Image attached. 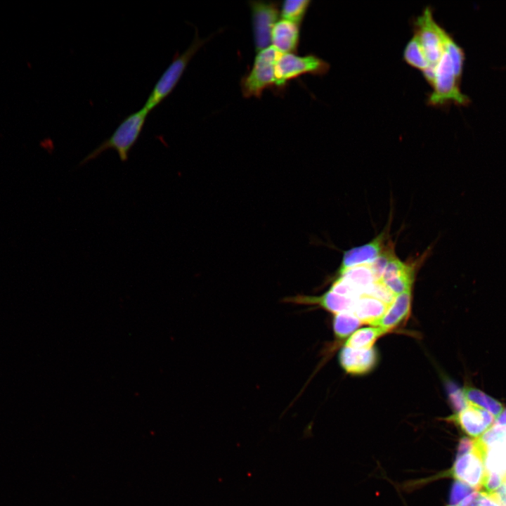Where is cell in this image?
<instances>
[{
    "label": "cell",
    "instance_id": "14",
    "mask_svg": "<svg viewBox=\"0 0 506 506\" xmlns=\"http://www.w3.org/2000/svg\"><path fill=\"white\" fill-rule=\"evenodd\" d=\"M389 305L366 294L356 298L352 312L361 323L375 326L388 309Z\"/></svg>",
    "mask_w": 506,
    "mask_h": 506
},
{
    "label": "cell",
    "instance_id": "27",
    "mask_svg": "<svg viewBox=\"0 0 506 506\" xmlns=\"http://www.w3.org/2000/svg\"><path fill=\"white\" fill-rule=\"evenodd\" d=\"M494 424L500 425H506V409L495 418Z\"/></svg>",
    "mask_w": 506,
    "mask_h": 506
},
{
    "label": "cell",
    "instance_id": "25",
    "mask_svg": "<svg viewBox=\"0 0 506 506\" xmlns=\"http://www.w3.org/2000/svg\"><path fill=\"white\" fill-rule=\"evenodd\" d=\"M474 445V439H470L466 437L462 438V439H460L458 446L457 455H462L470 450L472 448H473Z\"/></svg>",
    "mask_w": 506,
    "mask_h": 506
},
{
    "label": "cell",
    "instance_id": "13",
    "mask_svg": "<svg viewBox=\"0 0 506 506\" xmlns=\"http://www.w3.org/2000/svg\"><path fill=\"white\" fill-rule=\"evenodd\" d=\"M299 25L287 20H278L271 31V46L280 53H295L300 40Z\"/></svg>",
    "mask_w": 506,
    "mask_h": 506
},
{
    "label": "cell",
    "instance_id": "23",
    "mask_svg": "<svg viewBox=\"0 0 506 506\" xmlns=\"http://www.w3.org/2000/svg\"><path fill=\"white\" fill-rule=\"evenodd\" d=\"M475 491V489L456 480L451 488L448 506H458L459 504L469 495Z\"/></svg>",
    "mask_w": 506,
    "mask_h": 506
},
{
    "label": "cell",
    "instance_id": "26",
    "mask_svg": "<svg viewBox=\"0 0 506 506\" xmlns=\"http://www.w3.org/2000/svg\"><path fill=\"white\" fill-rule=\"evenodd\" d=\"M479 493L474 491L466 497L458 506H479Z\"/></svg>",
    "mask_w": 506,
    "mask_h": 506
},
{
    "label": "cell",
    "instance_id": "15",
    "mask_svg": "<svg viewBox=\"0 0 506 506\" xmlns=\"http://www.w3.org/2000/svg\"><path fill=\"white\" fill-rule=\"evenodd\" d=\"M410 301L411 290L396 295L394 301L389 306L384 315L375 326H378L384 332L397 326L408 315Z\"/></svg>",
    "mask_w": 506,
    "mask_h": 506
},
{
    "label": "cell",
    "instance_id": "22",
    "mask_svg": "<svg viewBox=\"0 0 506 506\" xmlns=\"http://www.w3.org/2000/svg\"><path fill=\"white\" fill-rule=\"evenodd\" d=\"M363 294L370 295L389 306L394 301L396 296L379 280L372 283Z\"/></svg>",
    "mask_w": 506,
    "mask_h": 506
},
{
    "label": "cell",
    "instance_id": "8",
    "mask_svg": "<svg viewBox=\"0 0 506 506\" xmlns=\"http://www.w3.org/2000/svg\"><path fill=\"white\" fill-rule=\"evenodd\" d=\"M461 430L476 439L484 434L493 424L495 418L488 411L469 404L449 417Z\"/></svg>",
    "mask_w": 506,
    "mask_h": 506
},
{
    "label": "cell",
    "instance_id": "1",
    "mask_svg": "<svg viewBox=\"0 0 506 506\" xmlns=\"http://www.w3.org/2000/svg\"><path fill=\"white\" fill-rule=\"evenodd\" d=\"M413 36L417 39L427 64L422 74L431 85L434 70L445 53L451 36L435 21L429 7L414 22Z\"/></svg>",
    "mask_w": 506,
    "mask_h": 506
},
{
    "label": "cell",
    "instance_id": "16",
    "mask_svg": "<svg viewBox=\"0 0 506 506\" xmlns=\"http://www.w3.org/2000/svg\"><path fill=\"white\" fill-rule=\"evenodd\" d=\"M338 275L347 281L361 294L377 280L370 264L348 268L342 273H338Z\"/></svg>",
    "mask_w": 506,
    "mask_h": 506
},
{
    "label": "cell",
    "instance_id": "3",
    "mask_svg": "<svg viewBox=\"0 0 506 506\" xmlns=\"http://www.w3.org/2000/svg\"><path fill=\"white\" fill-rule=\"evenodd\" d=\"M207 41L195 34L191 44L182 53L175 56L154 85L144 105L148 112L158 106L178 84L190 61L198 50Z\"/></svg>",
    "mask_w": 506,
    "mask_h": 506
},
{
    "label": "cell",
    "instance_id": "6",
    "mask_svg": "<svg viewBox=\"0 0 506 506\" xmlns=\"http://www.w3.org/2000/svg\"><path fill=\"white\" fill-rule=\"evenodd\" d=\"M254 44L258 52L271 44V31L278 20V3L275 1H250Z\"/></svg>",
    "mask_w": 506,
    "mask_h": 506
},
{
    "label": "cell",
    "instance_id": "9",
    "mask_svg": "<svg viewBox=\"0 0 506 506\" xmlns=\"http://www.w3.org/2000/svg\"><path fill=\"white\" fill-rule=\"evenodd\" d=\"M414 266L403 262L394 254L389 259L379 280L396 295L411 290L415 278Z\"/></svg>",
    "mask_w": 506,
    "mask_h": 506
},
{
    "label": "cell",
    "instance_id": "5",
    "mask_svg": "<svg viewBox=\"0 0 506 506\" xmlns=\"http://www.w3.org/2000/svg\"><path fill=\"white\" fill-rule=\"evenodd\" d=\"M329 69L328 63L315 55L280 53L275 68L278 91L285 89L290 81L297 77L305 74L321 76L325 74Z\"/></svg>",
    "mask_w": 506,
    "mask_h": 506
},
{
    "label": "cell",
    "instance_id": "7",
    "mask_svg": "<svg viewBox=\"0 0 506 506\" xmlns=\"http://www.w3.org/2000/svg\"><path fill=\"white\" fill-rule=\"evenodd\" d=\"M473 448L457 455L449 475L475 490L483 487L486 477L485 457L476 445L475 440Z\"/></svg>",
    "mask_w": 506,
    "mask_h": 506
},
{
    "label": "cell",
    "instance_id": "20",
    "mask_svg": "<svg viewBox=\"0 0 506 506\" xmlns=\"http://www.w3.org/2000/svg\"><path fill=\"white\" fill-rule=\"evenodd\" d=\"M332 324L335 335L343 339L354 332L361 322L353 312L349 311L335 314Z\"/></svg>",
    "mask_w": 506,
    "mask_h": 506
},
{
    "label": "cell",
    "instance_id": "12",
    "mask_svg": "<svg viewBox=\"0 0 506 506\" xmlns=\"http://www.w3.org/2000/svg\"><path fill=\"white\" fill-rule=\"evenodd\" d=\"M376 350L369 349H353L344 346L339 354L340 365L348 373L361 375L371 370L377 363Z\"/></svg>",
    "mask_w": 506,
    "mask_h": 506
},
{
    "label": "cell",
    "instance_id": "10",
    "mask_svg": "<svg viewBox=\"0 0 506 506\" xmlns=\"http://www.w3.org/2000/svg\"><path fill=\"white\" fill-rule=\"evenodd\" d=\"M385 236L384 232H382L370 242L344 252L338 273L354 266L374 262L387 249Z\"/></svg>",
    "mask_w": 506,
    "mask_h": 506
},
{
    "label": "cell",
    "instance_id": "11",
    "mask_svg": "<svg viewBox=\"0 0 506 506\" xmlns=\"http://www.w3.org/2000/svg\"><path fill=\"white\" fill-rule=\"evenodd\" d=\"M356 298L342 296L328 290L320 296L297 294L285 298V301L299 305H316L335 315L352 312Z\"/></svg>",
    "mask_w": 506,
    "mask_h": 506
},
{
    "label": "cell",
    "instance_id": "19",
    "mask_svg": "<svg viewBox=\"0 0 506 506\" xmlns=\"http://www.w3.org/2000/svg\"><path fill=\"white\" fill-rule=\"evenodd\" d=\"M310 4L311 1L309 0H287L283 1L280 9L282 19L300 25L305 17Z\"/></svg>",
    "mask_w": 506,
    "mask_h": 506
},
{
    "label": "cell",
    "instance_id": "17",
    "mask_svg": "<svg viewBox=\"0 0 506 506\" xmlns=\"http://www.w3.org/2000/svg\"><path fill=\"white\" fill-rule=\"evenodd\" d=\"M462 394L467 403L481 408L496 418L503 410L502 403L479 389L466 387Z\"/></svg>",
    "mask_w": 506,
    "mask_h": 506
},
{
    "label": "cell",
    "instance_id": "2",
    "mask_svg": "<svg viewBox=\"0 0 506 506\" xmlns=\"http://www.w3.org/2000/svg\"><path fill=\"white\" fill-rule=\"evenodd\" d=\"M148 113L143 107L124 117L112 135L89 153L81 160L79 165L88 163L110 149L117 152L122 162H126L142 132Z\"/></svg>",
    "mask_w": 506,
    "mask_h": 506
},
{
    "label": "cell",
    "instance_id": "24",
    "mask_svg": "<svg viewBox=\"0 0 506 506\" xmlns=\"http://www.w3.org/2000/svg\"><path fill=\"white\" fill-rule=\"evenodd\" d=\"M479 506H503L491 493H479Z\"/></svg>",
    "mask_w": 506,
    "mask_h": 506
},
{
    "label": "cell",
    "instance_id": "4",
    "mask_svg": "<svg viewBox=\"0 0 506 506\" xmlns=\"http://www.w3.org/2000/svg\"><path fill=\"white\" fill-rule=\"evenodd\" d=\"M280 54L272 46L257 52L251 69L240 81L244 97L258 98L270 89L278 91L275 68Z\"/></svg>",
    "mask_w": 506,
    "mask_h": 506
},
{
    "label": "cell",
    "instance_id": "18",
    "mask_svg": "<svg viewBox=\"0 0 506 506\" xmlns=\"http://www.w3.org/2000/svg\"><path fill=\"white\" fill-rule=\"evenodd\" d=\"M384 332L379 327L361 328L353 333L346 342L345 346L353 349L371 348Z\"/></svg>",
    "mask_w": 506,
    "mask_h": 506
},
{
    "label": "cell",
    "instance_id": "21",
    "mask_svg": "<svg viewBox=\"0 0 506 506\" xmlns=\"http://www.w3.org/2000/svg\"><path fill=\"white\" fill-rule=\"evenodd\" d=\"M403 58L408 65L422 72H424L427 68V64L420 46L414 36L408 41L404 49Z\"/></svg>",
    "mask_w": 506,
    "mask_h": 506
}]
</instances>
